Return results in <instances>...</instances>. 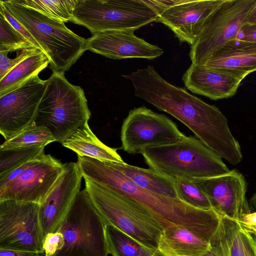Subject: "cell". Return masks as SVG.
I'll return each instance as SVG.
<instances>
[{
	"label": "cell",
	"mask_w": 256,
	"mask_h": 256,
	"mask_svg": "<svg viewBox=\"0 0 256 256\" xmlns=\"http://www.w3.org/2000/svg\"><path fill=\"white\" fill-rule=\"evenodd\" d=\"M250 202L252 206L256 210V193H255L253 196L251 198Z\"/></svg>",
	"instance_id": "38"
},
{
	"label": "cell",
	"mask_w": 256,
	"mask_h": 256,
	"mask_svg": "<svg viewBox=\"0 0 256 256\" xmlns=\"http://www.w3.org/2000/svg\"><path fill=\"white\" fill-rule=\"evenodd\" d=\"M30 32L50 60L52 72H64L86 50V39L69 30L64 22L27 8L16 0H0Z\"/></svg>",
	"instance_id": "5"
},
{
	"label": "cell",
	"mask_w": 256,
	"mask_h": 256,
	"mask_svg": "<svg viewBox=\"0 0 256 256\" xmlns=\"http://www.w3.org/2000/svg\"><path fill=\"white\" fill-rule=\"evenodd\" d=\"M150 256H166L160 252L158 249L154 252Z\"/></svg>",
	"instance_id": "39"
},
{
	"label": "cell",
	"mask_w": 256,
	"mask_h": 256,
	"mask_svg": "<svg viewBox=\"0 0 256 256\" xmlns=\"http://www.w3.org/2000/svg\"><path fill=\"white\" fill-rule=\"evenodd\" d=\"M256 5V0H222L206 18L189 56L192 64L202 65L217 48L236 40Z\"/></svg>",
	"instance_id": "9"
},
{
	"label": "cell",
	"mask_w": 256,
	"mask_h": 256,
	"mask_svg": "<svg viewBox=\"0 0 256 256\" xmlns=\"http://www.w3.org/2000/svg\"><path fill=\"white\" fill-rule=\"evenodd\" d=\"M46 81L34 123L46 127L62 144L88 122L91 113L83 89L70 84L64 72H52Z\"/></svg>",
	"instance_id": "4"
},
{
	"label": "cell",
	"mask_w": 256,
	"mask_h": 256,
	"mask_svg": "<svg viewBox=\"0 0 256 256\" xmlns=\"http://www.w3.org/2000/svg\"><path fill=\"white\" fill-rule=\"evenodd\" d=\"M158 250L166 256H204L210 244L188 229L172 225L161 232Z\"/></svg>",
	"instance_id": "21"
},
{
	"label": "cell",
	"mask_w": 256,
	"mask_h": 256,
	"mask_svg": "<svg viewBox=\"0 0 256 256\" xmlns=\"http://www.w3.org/2000/svg\"><path fill=\"white\" fill-rule=\"evenodd\" d=\"M111 162L139 187L166 196L178 198L174 179L150 168H142L125 162Z\"/></svg>",
	"instance_id": "23"
},
{
	"label": "cell",
	"mask_w": 256,
	"mask_h": 256,
	"mask_svg": "<svg viewBox=\"0 0 256 256\" xmlns=\"http://www.w3.org/2000/svg\"><path fill=\"white\" fill-rule=\"evenodd\" d=\"M46 85L38 75L0 96V132L5 140L34 122Z\"/></svg>",
	"instance_id": "13"
},
{
	"label": "cell",
	"mask_w": 256,
	"mask_h": 256,
	"mask_svg": "<svg viewBox=\"0 0 256 256\" xmlns=\"http://www.w3.org/2000/svg\"><path fill=\"white\" fill-rule=\"evenodd\" d=\"M0 13L4 15L11 26L30 44L33 46L42 50L40 46L27 30L16 20V19L10 14L5 6L0 2Z\"/></svg>",
	"instance_id": "32"
},
{
	"label": "cell",
	"mask_w": 256,
	"mask_h": 256,
	"mask_svg": "<svg viewBox=\"0 0 256 256\" xmlns=\"http://www.w3.org/2000/svg\"><path fill=\"white\" fill-rule=\"evenodd\" d=\"M157 13L144 0H78L72 22L92 34L111 30H137L156 22Z\"/></svg>",
	"instance_id": "8"
},
{
	"label": "cell",
	"mask_w": 256,
	"mask_h": 256,
	"mask_svg": "<svg viewBox=\"0 0 256 256\" xmlns=\"http://www.w3.org/2000/svg\"><path fill=\"white\" fill-rule=\"evenodd\" d=\"M24 6L62 22H72L78 0H16Z\"/></svg>",
	"instance_id": "26"
},
{
	"label": "cell",
	"mask_w": 256,
	"mask_h": 256,
	"mask_svg": "<svg viewBox=\"0 0 256 256\" xmlns=\"http://www.w3.org/2000/svg\"><path fill=\"white\" fill-rule=\"evenodd\" d=\"M46 146L39 145L0 150V176L44 153Z\"/></svg>",
	"instance_id": "28"
},
{
	"label": "cell",
	"mask_w": 256,
	"mask_h": 256,
	"mask_svg": "<svg viewBox=\"0 0 256 256\" xmlns=\"http://www.w3.org/2000/svg\"><path fill=\"white\" fill-rule=\"evenodd\" d=\"M64 170V164L44 153L30 160L14 180L0 190V201L14 200L39 204Z\"/></svg>",
	"instance_id": "12"
},
{
	"label": "cell",
	"mask_w": 256,
	"mask_h": 256,
	"mask_svg": "<svg viewBox=\"0 0 256 256\" xmlns=\"http://www.w3.org/2000/svg\"><path fill=\"white\" fill-rule=\"evenodd\" d=\"M220 216L218 226L210 241V250L217 256H256V228Z\"/></svg>",
	"instance_id": "19"
},
{
	"label": "cell",
	"mask_w": 256,
	"mask_h": 256,
	"mask_svg": "<svg viewBox=\"0 0 256 256\" xmlns=\"http://www.w3.org/2000/svg\"><path fill=\"white\" fill-rule=\"evenodd\" d=\"M222 0H176L158 14L156 22L163 24L180 42L190 46L196 42L206 18Z\"/></svg>",
	"instance_id": "17"
},
{
	"label": "cell",
	"mask_w": 256,
	"mask_h": 256,
	"mask_svg": "<svg viewBox=\"0 0 256 256\" xmlns=\"http://www.w3.org/2000/svg\"><path fill=\"white\" fill-rule=\"evenodd\" d=\"M154 106L184 124L222 158L234 165L242 161L240 145L230 132L227 118L215 106L184 88L167 83L158 92Z\"/></svg>",
	"instance_id": "2"
},
{
	"label": "cell",
	"mask_w": 256,
	"mask_h": 256,
	"mask_svg": "<svg viewBox=\"0 0 256 256\" xmlns=\"http://www.w3.org/2000/svg\"><path fill=\"white\" fill-rule=\"evenodd\" d=\"M244 78L230 72L192 64L184 74L186 88L212 100L234 96Z\"/></svg>",
	"instance_id": "18"
},
{
	"label": "cell",
	"mask_w": 256,
	"mask_h": 256,
	"mask_svg": "<svg viewBox=\"0 0 256 256\" xmlns=\"http://www.w3.org/2000/svg\"><path fill=\"white\" fill-rule=\"evenodd\" d=\"M184 134L168 116L142 106L130 110L120 132L122 148L132 154L148 147L175 142Z\"/></svg>",
	"instance_id": "11"
},
{
	"label": "cell",
	"mask_w": 256,
	"mask_h": 256,
	"mask_svg": "<svg viewBox=\"0 0 256 256\" xmlns=\"http://www.w3.org/2000/svg\"><path fill=\"white\" fill-rule=\"evenodd\" d=\"M42 50L34 47L26 48L12 58L8 56V54L0 52V80L22 60Z\"/></svg>",
	"instance_id": "31"
},
{
	"label": "cell",
	"mask_w": 256,
	"mask_h": 256,
	"mask_svg": "<svg viewBox=\"0 0 256 256\" xmlns=\"http://www.w3.org/2000/svg\"><path fill=\"white\" fill-rule=\"evenodd\" d=\"M241 221L256 228V212L244 216Z\"/></svg>",
	"instance_id": "36"
},
{
	"label": "cell",
	"mask_w": 256,
	"mask_h": 256,
	"mask_svg": "<svg viewBox=\"0 0 256 256\" xmlns=\"http://www.w3.org/2000/svg\"><path fill=\"white\" fill-rule=\"evenodd\" d=\"M237 40L256 42V24H246L240 31Z\"/></svg>",
	"instance_id": "34"
},
{
	"label": "cell",
	"mask_w": 256,
	"mask_h": 256,
	"mask_svg": "<svg viewBox=\"0 0 256 256\" xmlns=\"http://www.w3.org/2000/svg\"><path fill=\"white\" fill-rule=\"evenodd\" d=\"M220 215L237 220L251 212L246 197V182L243 175L232 170L216 176L194 180Z\"/></svg>",
	"instance_id": "14"
},
{
	"label": "cell",
	"mask_w": 256,
	"mask_h": 256,
	"mask_svg": "<svg viewBox=\"0 0 256 256\" xmlns=\"http://www.w3.org/2000/svg\"><path fill=\"white\" fill-rule=\"evenodd\" d=\"M202 66L224 70L242 78L256 71V42L236 40L215 50Z\"/></svg>",
	"instance_id": "20"
},
{
	"label": "cell",
	"mask_w": 256,
	"mask_h": 256,
	"mask_svg": "<svg viewBox=\"0 0 256 256\" xmlns=\"http://www.w3.org/2000/svg\"><path fill=\"white\" fill-rule=\"evenodd\" d=\"M56 142L50 132L46 128L34 122L6 140L0 150L32 146L46 145Z\"/></svg>",
	"instance_id": "27"
},
{
	"label": "cell",
	"mask_w": 256,
	"mask_h": 256,
	"mask_svg": "<svg viewBox=\"0 0 256 256\" xmlns=\"http://www.w3.org/2000/svg\"><path fill=\"white\" fill-rule=\"evenodd\" d=\"M44 237L38 204L0 201V248L44 254Z\"/></svg>",
	"instance_id": "10"
},
{
	"label": "cell",
	"mask_w": 256,
	"mask_h": 256,
	"mask_svg": "<svg viewBox=\"0 0 256 256\" xmlns=\"http://www.w3.org/2000/svg\"><path fill=\"white\" fill-rule=\"evenodd\" d=\"M0 256H44L37 252L0 248Z\"/></svg>",
	"instance_id": "35"
},
{
	"label": "cell",
	"mask_w": 256,
	"mask_h": 256,
	"mask_svg": "<svg viewBox=\"0 0 256 256\" xmlns=\"http://www.w3.org/2000/svg\"><path fill=\"white\" fill-rule=\"evenodd\" d=\"M109 254L112 256H150L156 250L141 244L120 229L106 226Z\"/></svg>",
	"instance_id": "25"
},
{
	"label": "cell",
	"mask_w": 256,
	"mask_h": 256,
	"mask_svg": "<svg viewBox=\"0 0 256 256\" xmlns=\"http://www.w3.org/2000/svg\"><path fill=\"white\" fill-rule=\"evenodd\" d=\"M82 176L77 162L64 164V170L40 204V222L45 236L57 232L80 191Z\"/></svg>",
	"instance_id": "15"
},
{
	"label": "cell",
	"mask_w": 256,
	"mask_h": 256,
	"mask_svg": "<svg viewBox=\"0 0 256 256\" xmlns=\"http://www.w3.org/2000/svg\"><path fill=\"white\" fill-rule=\"evenodd\" d=\"M62 146L81 156H88L98 160L124 163L116 149L102 142L90 130L88 122L79 128L64 142Z\"/></svg>",
	"instance_id": "22"
},
{
	"label": "cell",
	"mask_w": 256,
	"mask_h": 256,
	"mask_svg": "<svg viewBox=\"0 0 256 256\" xmlns=\"http://www.w3.org/2000/svg\"><path fill=\"white\" fill-rule=\"evenodd\" d=\"M178 198L186 204L202 210L212 209L206 194L194 180L174 179Z\"/></svg>",
	"instance_id": "29"
},
{
	"label": "cell",
	"mask_w": 256,
	"mask_h": 256,
	"mask_svg": "<svg viewBox=\"0 0 256 256\" xmlns=\"http://www.w3.org/2000/svg\"><path fill=\"white\" fill-rule=\"evenodd\" d=\"M42 51L32 55L20 62L0 80V96L18 88L38 74L49 64Z\"/></svg>",
	"instance_id": "24"
},
{
	"label": "cell",
	"mask_w": 256,
	"mask_h": 256,
	"mask_svg": "<svg viewBox=\"0 0 256 256\" xmlns=\"http://www.w3.org/2000/svg\"><path fill=\"white\" fill-rule=\"evenodd\" d=\"M58 231L62 247L53 256H108L106 225L86 188L75 198Z\"/></svg>",
	"instance_id": "7"
},
{
	"label": "cell",
	"mask_w": 256,
	"mask_h": 256,
	"mask_svg": "<svg viewBox=\"0 0 256 256\" xmlns=\"http://www.w3.org/2000/svg\"><path fill=\"white\" fill-rule=\"evenodd\" d=\"M78 156L77 164L84 179L134 200L150 212L162 230L172 225L180 226L210 242L220 220V214L212 208H196L178 198L142 188L115 168L111 162Z\"/></svg>",
	"instance_id": "1"
},
{
	"label": "cell",
	"mask_w": 256,
	"mask_h": 256,
	"mask_svg": "<svg viewBox=\"0 0 256 256\" xmlns=\"http://www.w3.org/2000/svg\"><path fill=\"white\" fill-rule=\"evenodd\" d=\"M204 256H217L214 252H212L211 250H209L208 252Z\"/></svg>",
	"instance_id": "40"
},
{
	"label": "cell",
	"mask_w": 256,
	"mask_h": 256,
	"mask_svg": "<svg viewBox=\"0 0 256 256\" xmlns=\"http://www.w3.org/2000/svg\"><path fill=\"white\" fill-rule=\"evenodd\" d=\"M32 47L34 46L16 30L4 15L0 13V52L8 54Z\"/></svg>",
	"instance_id": "30"
},
{
	"label": "cell",
	"mask_w": 256,
	"mask_h": 256,
	"mask_svg": "<svg viewBox=\"0 0 256 256\" xmlns=\"http://www.w3.org/2000/svg\"><path fill=\"white\" fill-rule=\"evenodd\" d=\"M135 30H111L95 33L86 39V49L114 60H153L163 54L162 48L138 38L134 34Z\"/></svg>",
	"instance_id": "16"
},
{
	"label": "cell",
	"mask_w": 256,
	"mask_h": 256,
	"mask_svg": "<svg viewBox=\"0 0 256 256\" xmlns=\"http://www.w3.org/2000/svg\"><path fill=\"white\" fill-rule=\"evenodd\" d=\"M63 244V236L59 231L47 234L43 242L44 256H53L61 249Z\"/></svg>",
	"instance_id": "33"
},
{
	"label": "cell",
	"mask_w": 256,
	"mask_h": 256,
	"mask_svg": "<svg viewBox=\"0 0 256 256\" xmlns=\"http://www.w3.org/2000/svg\"><path fill=\"white\" fill-rule=\"evenodd\" d=\"M246 24H256V5L248 16Z\"/></svg>",
	"instance_id": "37"
},
{
	"label": "cell",
	"mask_w": 256,
	"mask_h": 256,
	"mask_svg": "<svg viewBox=\"0 0 256 256\" xmlns=\"http://www.w3.org/2000/svg\"><path fill=\"white\" fill-rule=\"evenodd\" d=\"M84 180L90 200L106 226H114L144 246L158 249L163 230L148 210L123 195Z\"/></svg>",
	"instance_id": "6"
},
{
	"label": "cell",
	"mask_w": 256,
	"mask_h": 256,
	"mask_svg": "<svg viewBox=\"0 0 256 256\" xmlns=\"http://www.w3.org/2000/svg\"><path fill=\"white\" fill-rule=\"evenodd\" d=\"M141 154L149 168L173 179L195 180L230 172L222 158L195 136L148 147Z\"/></svg>",
	"instance_id": "3"
}]
</instances>
